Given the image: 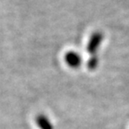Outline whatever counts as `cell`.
<instances>
[{"label": "cell", "mask_w": 129, "mask_h": 129, "mask_svg": "<svg viewBox=\"0 0 129 129\" xmlns=\"http://www.w3.org/2000/svg\"><path fill=\"white\" fill-rule=\"evenodd\" d=\"M103 40V34L101 32H95L91 35V39L89 40L88 44V51L91 54V57L89 61V68L95 69L98 66V60L96 58V52L98 51L99 48L101 47Z\"/></svg>", "instance_id": "1"}, {"label": "cell", "mask_w": 129, "mask_h": 129, "mask_svg": "<svg viewBox=\"0 0 129 129\" xmlns=\"http://www.w3.org/2000/svg\"><path fill=\"white\" fill-rule=\"evenodd\" d=\"M64 60H66V63L69 67L75 69L81 67L83 59H82V56H81L80 54L75 52V51H70V52H67L66 54Z\"/></svg>", "instance_id": "2"}, {"label": "cell", "mask_w": 129, "mask_h": 129, "mask_svg": "<svg viewBox=\"0 0 129 129\" xmlns=\"http://www.w3.org/2000/svg\"><path fill=\"white\" fill-rule=\"evenodd\" d=\"M36 124L40 129H54L51 121L42 114H40L36 117Z\"/></svg>", "instance_id": "3"}]
</instances>
